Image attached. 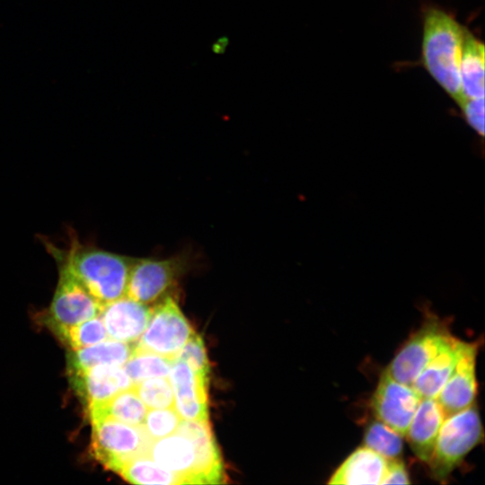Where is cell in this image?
<instances>
[{"mask_svg":"<svg viewBox=\"0 0 485 485\" xmlns=\"http://www.w3.org/2000/svg\"><path fill=\"white\" fill-rule=\"evenodd\" d=\"M195 333L172 297H166L153 310L148 323L135 348L175 359Z\"/></svg>","mask_w":485,"mask_h":485,"instance_id":"6","label":"cell"},{"mask_svg":"<svg viewBox=\"0 0 485 485\" xmlns=\"http://www.w3.org/2000/svg\"><path fill=\"white\" fill-rule=\"evenodd\" d=\"M445 414L433 398H422L405 434L413 453L428 462Z\"/></svg>","mask_w":485,"mask_h":485,"instance_id":"15","label":"cell"},{"mask_svg":"<svg viewBox=\"0 0 485 485\" xmlns=\"http://www.w3.org/2000/svg\"><path fill=\"white\" fill-rule=\"evenodd\" d=\"M90 419L92 453L106 469L118 472L132 458L146 454L152 440L143 425H130L107 417Z\"/></svg>","mask_w":485,"mask_h":485,"instance_id":"5","label":"cell"},{"mask_svg":"<svg viewBox=\"0 0 485 485\" xmlns=\"http://www.w3.org/2000/svg\"><path fill=\"white\" fill-rule=\"evenodd\" d=\"M108 339L100 316L86 320L69 328L60 340L72 350L89 347Z\"/></svg>","mask_w":485,"mask_h":485,"instance_id":"26","label":"cell"},{"mask_svg":"<svg viewBox=\"0 0 485 485\" xmlns=\"http://www.w3.org/2000/svg\"><path fill=\"white\" fill-rule=\"evenodd\" d=\"M459 340L453 337L433 357L412 383L422 398L436 399L449 378L458 355Z\"/></svg>","mask_w":485,"mask_h":485,"instance_id":"19","label":"cell"},{"mask_svg":"<svg viewBox=\"0 0 485 485\" xmlns=\"http://www.w3.org/2000/svg\"><path fill=\"white\" fill-rule=\"evenodd\" d=\"M452 338L438 319H429L403 344L385 370L396 381L411 385Z\"/></svg>","mask_w":485,"mask_h":485,"instance_id":"7","label":"cell"},{"mask_svg":"<svg viewBox=\"0 0 485 485\" xmlns=\"http://www.w3.org/2000/svg\"><path fill=\"white\" fill-rule=\"evenodd\" d=\"M172 360L160 355L135 348L122 366L132 384L153 377H167Z\"/></svg>","mask_w":485,"mask_h":485,"instance_id":"23","label":"cell"},{"mask_svg":"<svg viewBox=\"0 0 485 485\" xmlns=\"http://www.w3.org/2000/svg\"><path fill=\"white\" fill-rule=\"evenodd\" d=\"M410 484L405 464L399 458L387 460L385 474L382 484Z\"/></svg>","mask_w":485,"mask_h":485,"instance_id":"30","label":"cell"},{"mask_svg":"<svg viewBox=\"0 0 485 485\" xmlns=\"http://www.w3.org/2000/svg\"><path fill=\"white\" fill-rule=\"evenodd\" d=\"M146 455L163 468L178 475L182 484H205L194 443L177 431L152 440Z\"/></svg>","mask_w":485,"mask_h":485,"instance_id":"11","label":"cell"},{"mask_svg":"<svg viewBox=\"0 0 485 485\" xmlns=\"http://www.w3.org/2000/svg\"><path fill=\"white\" fill-rule=\"evenodd\" d=\"M482 436V425L474 403L445 417L428 462L435 478H445Z\"/></svg>","mask_w":485,"mask_h":485,"instance_id":"4","label":"cell"},{"mask_svg":"<svg viewBox=\"0 0 485 485\" xmlns=\"http://www.w3.org/2000/svg\"><path fill=\"white\" fill-rule=\"evenodd\" d=\"M421 64L455 102L462 98L460 60L465 27L450 13L434 6L423 10Z\"/></svg>","mask_w":485,"mask_h":485,"instance_id":"1","label":"cell"},{"mask_svg":"<svg viewBox=\"0 0 485 485\" xmlns=\"http://www.w3.org/2000/svg\"><path fill=\"white\" fill-rule=\"evenodd\" d=\"M402 437L394 429L380 421H372L366 428L364 445L386 460L398 458L402 452Z\"/></svg>","mask_w":485,"mask_h":485,"instance_id":"24","label":"cell"},{"mask_svg":"<svg viewBox=\"0 0 485 485\" xmlns=\"http://www.w3.org/2000/svg\"><path fill=\"white\" fill-rule=\"evenodd\" d=\"M133 388L145 405L151 409L173 407L174 395L169 379L153 377L133 384Z\"/></svg>","mask_w":485,"mask_h":485,"instance_id":"25","label":"cell"},{"mask_svg":"<svg viewBox=\"0 0 485 485\" xmlns=\"http://www.w3.org/2000/svg\"><path fill=\"white\" fill-rule=\"evenodd\" d=\"M463 119L480 136H484V97L463 98L457 102Z\"/></svg>","mask_w":485,"mask_h":485,"instance_id":"29","label":"cell"},{"mask_svg":"<svg viewBox=\"0 0 485 485\" xmlns=\"http://www.w3.org/2000/svg\"><path fill=\"white\" fill-rule=\"evenodd\" d=\"M476 342L459 340L454 367L436 398L445 417L461 411L472 403L477 394Z\"/></svg>","mask_w":485,"mask_h":485,"instance_id":"10","label":"cell"},{"mask_svg":"<svg viewBox=\"0 0 485 485\" xmlns=\"http://www.w3.org/2000/svg\"><path fill=\"white\" fill-rule=\"evenodd\" d=\"M48 248L58 264L59 278L46 324L60 340L69 328L99 316L103 304L72 273L61 251L53 246Z\"/></svg>","mask_w":485,"mask_h":485,"instance_id":"3","label":"cell"},{"mask_svg":"<svg viewBox=\"0 0 485 485\" xmlns=\"http://www.w3.org/2000/svg\"><path fill=\"white\" fill-rule=\"evenodd\" d=\"M484 56L483 43L465 29L460 60L461 99L484 97Z\"/></svg>","mask_w":485,"mask_h":485,"instance_id":"20","label":"cell"},{"mask_svg":"<svg viewBox=\"0 0 485 485\" xmlns=\"http://www.w3.org/2000/svg\"><path fill=\"white\" fill-rule=\"evenodd\" d=\"M152 313L146 304L128 296L103 304L99 314L111 340L133 343L142 335Z\"/></svg>","mask_w":485,"mask_h":485,"instance_id":"14","label":"cell"},{"mask_svg":"<svg viewBox=\"0 0 485 485\" xmlns=\"http://www.w3.org/2000/svg\"><path fill=\"white\" fill-rule=\"evenodd\" d=\"M177 432L188 436L195 445L205 484L224 482V468L219 448L207 419L181 420Z\"/></svg>","mask_w":485,"mask_h":485,"instance_id":"16","label":"cell"},{"mask_svg":"<svg viewBox=\"0 0 485 485\" xmlns=\"http://www.w3.org/2000/svg\"><path fill=\"white\" fill-rule=\"evenodd\" d=\"M175 359L185 362L196 373L205 377L209 376L210 366L204 341L196 332L180 350Z\"/></svg>","mask_w":485,"mask_h":485,"instance_id":"28","label":"cell"},{"mask_svg":"<svg viewBox=\"0 0 485 485\" xmlns=\"http://www.w3.org/2000/svg\"><path fill=\"white\" fill-rule=\"evenodd\" d=\"M387 460L367 448L355 450L340 465L329 484H382Z\"/></svg>","mask_w":485,"mask_h":485,"instance_id":"17","label":"cell"},{"mask_svg":"<svg viewBox=\"0 0 485 485\" xmlns=\"http://www.w3.org/2000/svg\"><path fill=\"white\" fill-rule=\"evenodd\" d=\"M133 350L134 346L115 340L72 350L67 356V373H80L98 365L123 366Z\"/></svg>","mask_w":485,"mask_h":485,"instance_id":"18","label":"cell"},{"mask_svg":"<svg viewBox=\"0 0 485 485\" xmlns=\"http://www.w3.org/2000/svg\"><path fill=\"white\" fill-rule=\"evenodd\" d=\"M182 256L167 259H134L130 267L126 295L143 304L160 298L187 269Z\"/></svg>","mask_w":485,"mask_h":485,"instance_id":"8","label":"cell"},{"mask_svg":"<svg viewBox=\"0 0 485 485\" xmlns=\"http://www.w3.org/2000/svg\"><path fill=\"white\" fill-rule=\"evenodd\" d=\"M227 39L219 40L213 46V51L216 53H222L226 47Z\"/></svg>","mask_w":485,"mask_h":485,"instance_id":"31","label":"cell"},{"mask_svg":"<svg viewBox=\"0 0 485 485\" xmlns=\"http://www.w3.org/2000/svg\"><path fill=\"white\" fill-rule=\"evenodd\" d=\"M89 418L107 417L127 424L140 426L147 412L146 406L133 386L119 392L110 400L87 410Z\"/></svg>","mask_w":485,"mask_h":485,"instance_id":"21","label":"cell"},{"mask_svg":"<svg viewBox=\"0 0 485 485\" xmlns=\"http://www.w3.org/2000/svg\"><path fill=\"white\" fill-rule=\"evenodd\" d=\"M169 381L174 395L173 408L181 419L202 420L208 419V377L193 371L185 362L173 359Z\"/></svg>","mask_w":485,"mask_h":485,"instance_id":"12","label":"cell"},{"mask_svg":"<svg viewBox=\"0 0 485 485\" xmlns=\"http://www.w3.org/2000/svg\"><path fill=\"white\" fill-rule=\"evenodd\" d=\"M420 401L421 397L411 385L396 381L384 370L371 405L377 419L405 436Z\"/></svg>","mask_w":485,"mask_h":485,"instance_id":"9","label":"cell"},{"mask_svg":"<svg viewBox=\"0 0 485 485\" xmlns=\"http://www.w3.org/2000/svg\"><path fill=\"white\" fill-rule=\"evenodd\" d=\"M181 419L173 407L152 409L146 412L143 427L151 440L174 433Z\"/></svg>","mask_w":485,"mask_h":485,"instance_id":"27","label":"cell"},{"mask_svg":"<svg viewBox=\"0 0 485 485\" xmlns=\"http://www.w3.org/2000/svg\"><path fill=\"white\" fill-rule=\"evenodd\" d=\"M72 273L101 304L126 295L132 258L73 239L66 252L60 251Z\"/></svg>","mask_w":485,"mask_h":485,"instance_id":"2","label":"cell"},{"mask_svg":"<svg viewBox=\"0 0 485 485\" xmlns=\"http://www.w3.org/2000/svg\"><path fill=\"white\" fill-rule=\"evenodd\" d=\"M118 473L134 484H182L178 475L163 468L146 454L132 458L120 468Z\"/></svg>","mask_w":485,"mask_h":485,"instance_id":"22","label":"cell"},{"mask_svg":"<svg viewBox=\"0 0 485 485\" xmlns=\"http://www.w3.org/2000/svg\"><path fill=\"white\" fill-rule=\"evenodd\" d=\"M68 376L87 410L133 386L122 366L98 365Z\"/></svg>","mask_w":485,"mask_h":485,"instance_id":"13","label":"cell"}]
</instances>
